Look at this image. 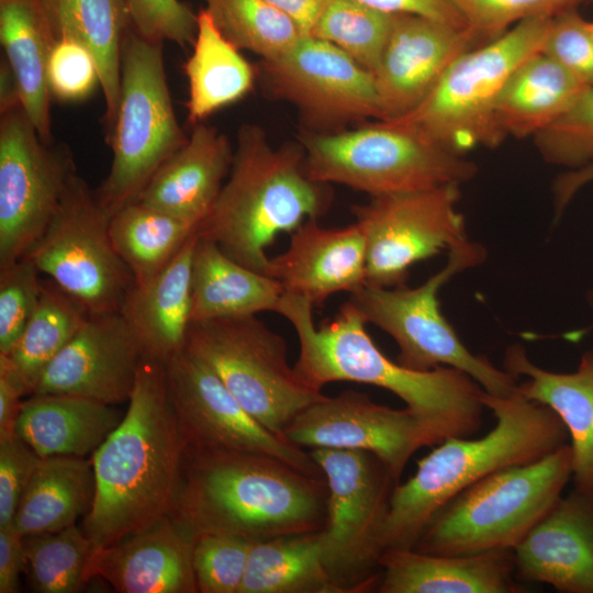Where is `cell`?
Wrapping results in <instances>:
<instances>
[{
  "label": "cell",
  "mask_w": 593,
  "mask_h": 593,
  "mask_svg": "<svg viewBox=\"0 0 593 593\" xmlns=\"http://www.w3.org/2000/svg\"><path fill=\"white\" fill-rule=\"evenodd\" d=\"M571 477L569 444L495 471L447 501L412 549L447 556L513 550L562 496Z\"/></svg>",
  "instance_id": "8992f818"
},
{
  "label": "cell",
  "mask_w": 593,
  "mask_h": 593,
  "mask_svg": "<svg viewBox=\"0 0 593 593\" xmlns=\"http://www.w3.org/2000/svg\"><path fill=\"white\" fill-rule=\"evenodd\" d=\"M30 586L38 593H76L88 583L86 570L93 547L81 527L24 537Z\"/></svg>",
  "instance_id": "f35d334b"
},
{
  "label": "cell",
  "mask_w": 593,
  "mask_h": 593,
  "mask_svg": "<svg viewBox=\"0 0 593 593\" xmlns=\"http://www.w3.org/2000/svg\"><path fill=\"white\" fill-rule=\"evenodd\" d=\"M475 43L490 42L515 24L553 18L583 0H455Z\"/></svg>",
  "instance_id": "7bdbcfd3"
},
{
  "label": "cell",
  "mask_w": 593,
  "mask_h": 593,
  "mask_svg": "<svg viewBox=\"0 0 593 593\" xmlns=\"http://www.w3.org/2000/svg\"><path fill=\"white\" fill-rule=\"evenodd\" d=\"M327 485L275 457L186 448L170 516L195 537L219 534L251 542L321 530Z\"/></svg>",
  "instance_id": "3957f363"
},
{
  "label": "cell",
  "mask_w": 593,
  "mask_h": 593,
  "mask_svg": "<svg viewBox=\"0 0 593 593\" xmlns=\"http://www.w3.org/2000/svg\"><path fill=\"white\" fill-rule=\"evenodd\" d=\"M391 14H414L467 29L455 0H358Z\"/></svg>",
  "instance_id": "681fc988"
},
{
  "label": "cell",
  "mask_w": 593,
  "mask_h": 593,
  "mask_svg": "<svg viewBox=\"0 0 593 593\" xmlns=\"http://www.w3.org/2000/svg\"><path fill=\"white\" fill-rule=\"evenodd\" d=\"M313 307L306 298L283 292L275 310L298 335L300 355L293 368L303 383L318 391L335 381L385 389L444 439L471 437L480 429L486 409L484 390L468 373L446 366L417 371L389 359L372 342L367 322L349 301L320 327L313 324Z\"/></svg>",
  "instance_id": "7a4b0ae2"
},
{
  "label": "cell",
  "mask_w": 593,
  "mask_h": 593,
  "mask_svg": "<svg viewBox=\"0 0 593 593\" xmlns=\"http://www.w3.org/2000/svg\"><path fill=\"white\" fill-rule=\"evenodd\" d=\"M284 437L302 448L368 451L398 482L418 449L445 440L435 427L406 407L380 405L353 390L324 395L302 410L286 427Z\"/></svg>",
  "instance_id": "e0dca14e"
},
{
  "label": "cell",
  "mask_w": 593,
  "mask_h": 593,
  "mask_svg": "<svg viewBox=\"0 0 593 593\" xmlns=\"http://www.w3.org/2000/svg\"><path fill=\"white\" fill-rule=\"evenodd\" d=\"M534 143L550 164L564 167L593 165V87L556 122L534 136Z\"/></svg>",
  "instance_id": "60d3db41"
},
{
  "label": "cell",
  "mask_w": 593,
  "mask_h": 593,
  "mask_svg": "<svg viewBox=\"0 0 593 593\" xmlns=\"http://www.w3.org/2000/svg\"><path fill=\"white\" fill-rule=\"evenodd\" d=\"M331 201L326 183L305 174L301 145L273 147L260 126L244 124L226 181L197 232L233 260L266 275V248L277 235L318 219Z\"/></svg>",
  "instance_id": "5b68a950"
},
{
  "label": "cell",
  "mask_w": 593,
  "mask_h": 593,
  "mask_svg": "<svg viewBox=\"0 0 593 593\" xmlns=\"http://www.w3.org/2000/svg\"><path fill=\"white\" fill-rule=\"evenodd\" d=\"M109 174L97 192L111 215L135 202L159 167L188 141L175 113L163 43L125 36L118 112L108 132Z\"/></svg>",
  "instance_id": "9c48e42d"
},
{
  "label": "cell",
  "mask_w": 593,
  "mask_h": 593,
  "mask_svg": "<svg viewBox=\"0 0 593 593\" xmlns=\"http://www.w3.org/2000/svg\"><path fill=\"white\" fill-rule=\"evenodd\" d=\"M395 14L358 0H328L310 35L327 41L374 72L391 35Z\"/></svg>",
  "instance_id": "ab89813d"
},
{
  "label": "cell",
  "mask_w": 593,
  "mask_h": 593,
  "mask_svg": "<svg viewBox=\"0 0 593 593\" xmlns=\"http://www.w3.org/2000/svg\"><path fill=\"white\" fill-rule=\"evenodd\" d=\"M480 244L470 240L449 250L446 266L416 288L362 284L349 302L367 323L390 335L399 347L396 361L409 369L427 371L440 366L468 373L481 388L497 396L517 388L516 379L484 356L471 353L440 312L438 292L455 275L484 259Z\"/></svg>",
  "instance_id": "30bf717a"
},
{
  "label": "cell",
  "mask_w": 593,
  "mask_h": 593,
  "mask_svg": "<svg viewBox=\"0 0 593 593\" xmlns=\"http://www.w3.org/2000/svg\"><path fill=\"white\" fill-rule=\"evenodd\" d=\"M588 88L539 52L522 63L505 82L495 107L505 136H535L561 118Z\"/></svg>",
  "instance_id": "1f68e13d"
},
{
  "label": "cell",
  "mask_w": 593,
  "mask_h": 593,
  "mask_svg": "<svg viewBox=\"0 0 593 593\" xmlns=\"http://www.w3.org/2000/svg\"><path fill=\"white\" fill-rule=\"evenodd\" d=\"M253 542L244 538L203 534L195 537L192 566L201 593H238Z\"/></svg>",
  "instance_id": "b9f144b4"
},
{
  "label": "cell",
  "mask_w": 593,
  "mask_h": 593,
  "mask_svg": "<svg viewBox=\"0 0 593 593\" xmlns=\"http://www.w3.org/2000/svg\"><path fill=\"white\" fill-rule=\"evenodd\" d=\"M588 27L591 31V33L593 34V21H588Z\"/></svg>",
  "instance_id": "9f6ffc18"
},
{
  "label": "cell",
  "mask_w": 593,
  "mask_h": 593,
  "mask_svg": "<svg viewBox=\"0 0 593 593\" xmlns=\"http://www.w3.org/2000/svg\"><path fill=\"white\" fill-rule=\"evenodd\" d=\"M47 85L51 97L60 102L86 100L100 86L92 52L74 37H56L47 63Z\"/></svg>",
  "instance_id": "f6af8a7d"
},
{
  "label": "cell",
  "mask_w": 593,
  "mask_h": 593,
  "mask_svg": "<svg viewBox=\"0 0 593 593\" xmlns=\"http://www.w3.org/2000/svg\"><path fill=\"white\" fill-rule=\"evenodd\" d=\"M310 455L327 485L320 532L324 564L344 593L377 589L383 528L399 482L368 451L314 448Z\"/></svg>",
  "instance_id": "7c38bea8"
},
{
  "label": "cell",
  "mask_w": 593,
  "mask_h": 593,
  "mask_svg": "<svg viewBox=\"0 0 593 593\" xmlns=\"http://www.w3.org/2000/svg\"><path fill=\"white\" fill-rule=\"evenodd\" d=\"M77 174L66 144L43 141L23 108L0 120V269L23 258Z\"/></svg>",
  "instance_id": "5bb4252c"
},
{
  "label": "cell",
  "mask_w": 593,
  "mask_h": 593,
  "mask_svg": "<svg viewBox=\"0 0 593 593\" xmlns=\"http://www.w3.org/2000/svg\"><path fill=\"white\" fill-rule=\"evenodd\" d=\"M478 46L467 29L414 14H395L373 72L380 121L404 115L433 90L449 66Z\"/></svg>",
  "instance_id": "ffe728a7"
},
{
  "label": "cell",
  "mask_w": 593,
  "mask_h": 593,
  "mask_svg": "<svg viewBox=\"0 0 593 593\" xmlns=\"http://www.w3.org/2000/svg\"><path fill=\"white\" fill-rule=\"evenodd\" d=\"M519 581L593 593V499L561 496L513 549Z\"/></svg>",
  "instance_id": "7402d4cb"
},
{
  "label": "cell",
  "mask_w": 593,
  "mask_h": 593,
  "mask_svg": "<svg viewBox=\"0 0 593 593\" xmlns=\"http://www.w3.org/2000/svg\"><path fill=\"white\" fill-rule=\"evenodd\" d=\"M112 215L76 174L42 236L24 256L89 314L118 312L134 278L112 244Z\"/></svg>",
  "instance_id": "4fadbf2b"
},
{
  "label": "cell",
  "mask_w": 593,
  "mask_h": 593,
  "mask_svg": "<svg viewBox=\"0 0 593 593\" xmlns=\"http://www.w3.org/2000/svg\"><path fill=\"white\" fill-rule=\"evenodd\" d=\"M24 569V537L12 525L0 527V593L18 592Z\"/></svg>",
  "instance_id": "f907efd6"
},
{
  "label": "cell",
  "mask_w": 593,
  "mask_h": 593,
  "mask_svg": "<svg viewBox=\"0 0 593 593\" xmlns=\"http://www.w3.org/2000/svg\"><path fill=\"white\" fill-rule=\"evenodd\" d=\"M132 29L154 42L169 41L179 46L192 45L198 14L180 0H124Z\"/></svg>",
  "instance_id": "7dc6e473"
},
{
  "label": "cell",
  "mask_w": 593,
  "mask_h": 593,
  "mask_svg": "<svg viewBox=\"0 0 593 593\" xmlns=\"http://www.w3.org/2000/svg\"><path fill=\"white\" fill-rule=\"evenodd\" d=\"M459 187L371 197L351 206L365 237L367 284L405 286L412 265L469 240L457 209Z\"/></svg>",
  "instance_id": "9a60e30c"
},
{
  "label": "cell",
  "mask_w": 593,
  "mask_h": 593,
  "mask_svg": "<svg viewBox=\"0 0 593 593\" xmlns=\"http://www.w3.org/2000/svg\"><path fill=\"white\" fill-rule=\"evenodd\" d=\"M146 357L120 311L90 314L47 366L34 393L77 395L116 405L130 400Z\"/></svg>",
  "instance_id": "d6986e66"
},
{
  "label": "cell",
  "mask_w": 593,
  "mask_h": 593,
  "mask_svg": "<svg viewBox=\"0 0 593 593\" xmlns=\"http://www.w3.org/2000/svg\"><path fill=\"white\" fill-rule=\"evenodd\" d=\"M94 497L92 461L83 457L41 458L18 505L12 526L23 537L75 525Z\"/></svg>",
  "instance_id": "d6a6232c"
},
{
  "label": "cell",
  "mask_w": 593,
  "mask_h": 593,
  "mask_svg": "<svg viewBox=\"0 0 593 593\" xmlns=\"http://www.w3.org/2000/svg\"><path fill=\"white\" fill-rule=\"evenodd\" d=\"M593 180V165L583 167L580 171L561 177L556 184V193L568 202L571 195L585 182Z\"/></svg>",
  "instance_id": "11a10c76"
},
{
  "label": "cell",
  "mask_w": 593,
  "mask_h": 593,
  "mask_svg": "<svg viewBox=\"0 0 593 593\" xmlns=\"http://www.w3.org/2000/svg\"><path fill=\"white\" fill-rule=\"evenodd\" d=\"M220 32L236 48L272 60L304 34L286 13L266 0H203Z\"/></svg>",
  "instance_id": "74e56055"
},
{
  "label": "cell",
  "mask_w": 593,
  "mask_h": 593,
  "mask_svg": "<svg viewBox=\"0 0 593 593\" xmlns=\"http://www.w3.org/2000/svg\"><path fill=\"white\" fill-rule=\"evenodd\" d=\"M192 47L184 72L189 83L188 120L194 125L243 99L253 89L256 72L204 8L198 13Z\"/></svg>",
  "instance_id": "836d02e7"
},
{
  "label": "cell",
  "mask_w": 593,
  "mask_h": 593,
  "mask_svg": "<svg viewBox=\"0 0 593 593\" xmlns=\"http://www.w3.org/2000/svg\"><path fill=\"white\" fill-rule=\"evenodd\" d=\"M88 311L52 279L43 280L34 314L9 355H0L5 368L32 395L52 360L65 348L89 317Z\"/></svg>",
  "instance_id": "d590c367"
},
{
  "label": "cell",
  "mask_w": 593,
  "mask_h": 593,
  "mask_svg": "<svg viewBox=\"0 0 593 593\" xmlns=\"http://www.w3.org/2000/svg\"><path fill=\"white\" fill-rule=\"evenodd\" d=\"M552 18L522 21L501 36L460 55L413 110L387 122L455 154L505 139L495 116L513 71L541 52Z\"/></svg>",
  "instance_id": "52a82bcc"
},
{
  "label": "cell",
  "mask_w": 593,
  "mask_h": 593,
  "mask_svg": "<svg viewBox=\"0 0 593 593\" xmlns=\"http://www.w3.org/2000/svg\"><path fill=\"white\" fill-rule=\"evenodd\" d=\"M184 350L206 365L255 419L281 437L302 410L324 396L300 380L288 362L284 338L256 315L192 321Z\"/></svg>",
  "instance_id": "8fae6325"
},
{
  "label": "cell",
  "mask_w": 593,
  "mask_h": 593,
  "mask_svg": "<svg viewBox=\"0 0 593 593\" xmlns=\"http://www.w3.org/2000/svg\"><path fill=\"white\" fill-rule=\"evenodd\" d=\"M54 41L40 0H0L4 57L19 80L22 108L45 142H53L47 63Z\"/></svg>",
  "instance_id": "f546056e"
},
{
  "label": "cell",
  "mask_w": 593,
  "mask_h": 593,
  "mask_svg": "<svg viewBox=\"0 0 593 593\" xmlns=\"http://www.w3.org/2000/svg\"><path fill=\"white\" fill-rule=\"evenodd\" d=\"M304 170L321 183H338L371 197L409 193L472 179L463 155L387 121L338 132H304Z\"/></svg>",
  "instance_id": "ba28073f"
},
{
  "label": "cell",
  "mask_w": 593,
  "mask_h": 593,
  "mask_svg": "<svg viewBox=\"0 0 593 593\" xmlns=\"http://www.w3.org/2000/svg\"><path fill=\"white\" fill-rule=\"evenodd\" d=\"M198 236L195 232L149 280L133 283L120 309L149 358L166 362L184 349L192 322V260Z\"/></svg>",
  "instance_id": "4316f807"
},
{
  "label": "cell",
  "mask_w": 593,
  "mask_h": 593,
  "mask_svg": "<svg viewBox=\"0 0 593 593\" xmlns=\"http://www.w3.org/2000/svg\"><path fill=\"white\" fill-rule=\"evenodd\" d=\"M233 155L227 136L197 123L187 143L159 167L136 201L198 226L228 176Z\"/></svg>",
  "instance_id": "d4e9b609"
},
{
  "label": "cell",
  "mask_w": 593,
  "mask_h": 593,
  "mask_svg": "<svg viewBox=\"0 0 593 593\" xmlns=\"http://www.w3.org/2000/svg\"><path fill=\"white\" fill-rule=\"evenodd\" d=\"M123 415L109 405L69 394L34 393L22 403L15 433L41 457L93 454Z\"/></svg>",
  "instance_id": "83f0119b"
},
{
  "label": "cell",
  "mask_w": 593,
  "mask_h": 593,
  "mask_svg": "<svg viewBox=\"0 0 593 593\" xmlns=\"http://www.w3.org/2000/svg\"><path fill=\"white\" fill-rule=\"evenodd\" d=\"M22 107L21 88L16 75L5 57L0 61V113Z\"/></svg>",
  "instance_id": "db71d44e"
},
{
  "label": "cell",
  "mask_w": 593,
  "mask_h": 593,
  "mask_svg": "<svg viewBox=\"0 0 593 593\" xmlns=\"http://www.w3.org/2000/svg\"><path fill=\"white\" fill-rule=\"evenodd\" d=\"M504 369L515 379L517 390L528 400L552 410L570 438L575 491L593 499V351L586 353L570 373L542 369L532 362L521 345L507 348Z\"/></svg>",
  "instance_id": "484cf974"
},
{
  "label": "cell",
  "mask_w": 593,
  "mask_h": 593,
  "mask_svg": "<svg viewBox=\"0 0 593 593\" xmlns=\"http://www.w3.org/2000/svg\"><path fill=\"white\" fill-rule=\"evenodd\" d=\"M320 532L253 542L238 593H344L324 564Z\"/></svg>",
  "instance_id": "e575fe53"
},
{
  "label": "cell",
  "mask_w": 593,
  "mask_h": 593,
  "mask_svg": "<svg viewBox=\"0 0 593 593\" xmlns=\"http://www.w3.org/2000/svg\"><path fill=\"white\" fill-rule=\"evenodd\" d=\"M24 390L16 379L3 367H0V434L15 432L24 396Z\"/></svg>",
  "instance_id": "816d5d0a"
},
{
  "label": "cell",
  "mask_w": 593,
  "mask_h": 593,
  "mask_svg": "<svg viewBox=\"0 0 593 593\" xmlns=\"http://www.w3.org/2000/svg\"><path fill=\"white\" fill-rule=\"evenodd\" d=\"M40 273L26 257L0 269V355L11 353L36 310Z\"/></svg>",
  "instance_id": "ee69618b"
},
{
  "label": "cell",
  "mask_w": 593,
  "mask_h": 593,
  "mask_svg": "<svg viewBox=\"0 0 593 593\" xmlns=\"http://www.w3.org/2000/svg\"><path fill=\"white\" fill-rule=\"evenodd\" d=\"M127 404L91 458L94 497L81 528L93 550L169 516L181 481L187 444L169 399L165 362L144 359Z\"/></svg>",
  "instance_id": "6da1fadb"
},
{
  "label": "cell",
  "mask_w": 593,
  "mask_h": 593,
  "mask_svg": "<svg viewBox=\"0 0 593 593\" xmlns=\"http://www.w3.org/2000/svg\"><path fill=\"white\" fill-rule=\"evenodd\" d=\"M266 275L284 292L306 298L314 306L334 293L354 292L366 283V244L359 225L320 226L309 219L291 233L286 251L269 258Z\"/></svg>",
  "instance_id": "603a6c76"
},
{
  "label": "cell",
  "mask_w": 593,
  "mask_h": 593,
  "mask_svg": "<svg viewBox=\"0 0 593 593\" xmlns=\"http://www.w3.org/2000/svg\"><path fill=\"white\" fill-rule=\"evenodd\" d=\"M541 53L586 87H593V34L575 8L552 18Z\"/></svg>",
  "instance_id": "bcb514c9"
},
{
  "label": "cell",
  "mask_w": 593,
  "mask_h": 593,
  "mask_svg": "<svg viewBox=\"0 0 593 593\" xmlns=\"http://www.w3.org/2000/svg\"><path fill=\"white\" fill-rule=\"evenodd\" d=\"M262 75L269 92L312 125L382 119L373 74L327 41L302 36L280 57L262 60Z\"/></svg>",
  "instance_id": "ac0fdd59"
},
{
  "label": "cell",
  "mask_w": 593,
  "mask_h": 593,
  "mask_svg": "<svg viewBox=\"0 0 593 593\" xmlns=\"http://www.w3.org/2000/svg\"><path fill=\"white\" fill-rule=\"evenodd\" d=\"M191 284L192 321L275 311L284 292L278 280L233 260L214 242L200 235Z\"/></svg>",
  "instance_id": "f1b7e54d"
},
{
  "label": "cell",
  "mask_w": 593,
  "mask_h": 593,
  "mask_svg": "<svg viewBox=\"0 0 593 593\" xmlns=\"http://www.w3.org/2000/svg\"><path fill=\"white\" fill-rule=\"evenodd\" d=\"M380 593H519L512 549L433 555L387 549L380 557Z\"/></svg>",
  "instance_id": "cb8c5ba5"
},
{
  "label": "cell",
  "mask_w": 593,
  "mask_h": 593,
  "mask_svg": "<svg viewBox=\"0 0 593 593\" xmlns=\"http://www.w3.org/2000/svg\"><path fill=\"white\" fill-rule=\"evenodd\" d=\"M197 228L194 224L135 201L112 215L109 232L134 283L139 284L158 273Z\"/></svg>",
  "instance_id": "8d00e7d4"
},
{
  "label": "cell",
  "mask_w": 593,
  "mask_h": 593,
  "mask_svg": "<svg viewBox=\"0 0 593 593\" xmlns=\"http://www.w3.org/2000/svg\"><path fill=\"white\" fill-rule=\"evenodd\" d=\"M482 402L495 417L492 429L474 439L446 438L417 460L407 481L394 486L383 528V551L412 549L432 516L469 485L568 444V432L557 414L526 399L517 388L503 396L483 391Z\"/></svg>",
  "instance_id": "277c9868"
},
{
  "label": "cell",
  "mask_w": 593,
  "mask_h": 593,
  "mask_svg": "<svg viewBox=\"0 0 593 593\" xmlns=\"http://www.w3.org/2000/svg\"><path fill=\"white\" fill-rule=\"evenodd\" d=\"M165 370L187 448L264 454L324 477L310 452L262 426L206 365L184 349L165 362Z\"/></svg>",
  "instance_id": "2e32d148"
},
{
  "label": "cell",
  "mask_w": 593,
  "mask_h": 593,
  "mask_svg": "<svg viewBox=\"0 0 593 593\" xmlns=\"http://www.w3.org/2000/svg\"><path fill=\"white\" fill-rule=\"evenodd\" d=\"M195 536L170 515L139 533L92 551L87 582L101 579L119 593H197Z\"/></svg>",
  "instance_id": "44dd1931"
},
{
  "label": "cell",
  "mask_w": 593,
  "mask_h": 593,
  "mask_svg": "<svg viewBox=\"0 0 593 593\" xmlns=\"http://www.w3.org/2000/svg\"><path fill=\"white\" fill-rule=\"evenodd\" d=\"M288 16L300 27L304 35H310L317 18L328 0H266Z\"/></svg>",
  "instance_id": "f5cc1de1"
},
{
  "label": "cell",
  "mask_w": 593,
  "mask_h": 593,
  "mask_svg": "<svg viewBox=\"0 0 593 593\" xmlns=\"http://www.w3.org/2000/svg\"><path fill=\"white\" fill-rule=\"evenodd\" d=\"M41 457L15 433L0 434V527L10 526Z\"/></svg>",
  "instance_id": "c3c4849f"
},
{
  "label": "cell",
  "mask_w": 593,
  "mask_h": 593,
  "mask_svg": "<svg viewBox=\"0 0 593 593\" xmlns=\"http://www.w3.org/2000/svg\"><path fill=\"white\" fill-rule=\"evenodd\" d=\"M54 37L70 36L94 55L112 128L121 91L122 48L131 21L124 0H40Z\"/></svg>",
  "instance_id": "4dcf8cb0"
}]
</instances>
